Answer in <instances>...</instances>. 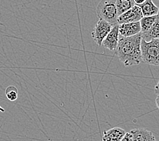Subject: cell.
Returning <instances> with one entry per match:
<instances>
[{"label": "cell", "instance_id": "9a60e30c", "mask_svg": "<svg viewBox=\"0 0 159 141\" xmlns=\"http://www.w3.org/2000/svg\"><path fill=\"white\" fill-rule=\"evenodd\" d=\"M120 141H133V137H132L131 133L130 132H126Z\"/></svg>", "mask_w": 159, "mask_h": 141}, {"label": "cell", "instance_id": "5bb4252c", "mask_svg": "<svg viewBox=\"0 0 159 141\" xmlns=\"http://www.w3.org/2000/svg\"><path fill=\"white\" fill-rule=\"evenodd\" d=\"M5 94L7 100L10 101H16L18 97V89L14 86H10L5 90Z\"/></svg>", "mask_w": 159, "mask_h": 141}, {"label": "cell", "instance_id": "ba28073f", "mask_svg": "<svg viewBox=\"0 0 159 141\" xmlns=\"http://www.w3.org/2000/svg\"><path fill=\"white\" fill-rule=\"evenodd\" d=\"M125 133L123 129L119 127L111 128L104 132L102 141H120Z\"/></svg>", "mask_w": 159, "mask_h": 141}, {"label": "cell", "instance_id": "5b68a950", "mask_svg": "<svg viewBox=\"0 0 159 141\" xmlns=\"http://www.w3.org/2000/svg\"><path fill=\"white\" fill-rule=\"evenodd\" d=\"M143 17L142 11L138 5H135L127 12L122 14L117 18L116 23L118 25L139 22Z\"/></svg>", "mask_w": 159, "mask_h": 141}, {"label": "cell", "instance_id": "6da1fadb", "mask_svg": "<svg viewBox=\"0 0 159 141\" xmlns=\"http://www.w3.org/2000/svg\"><path fill=\"white\" fill-rule=\"evenodd\" d=\"M141 34L123 37L119 35V43L116 48V55L125 67L137 65L142 61L141 56Z\"/></svg>", "mask_w": 159, "mask_h": 141}, {"label": "cell", "instance_id": "8992f818", "mask_svg": "<svg viewBox=\"0 0 159 141\" xmlns=\"http://www.w3.org/2000/svg\"><path fill=\"white\" fill-rule=\"evenodd\" d=\"M119 25L115 24L112 26L111 31L108 33L102 45L111 51L116 50L117 45L119 43Z\"/></svg>", "mask_w": 159, "mask_h": 141}, {"label": "cell", "instance_id": "277c9868", "mask_svg": "<svg viewBox=\"0 0 159 141\" xmlns=\"http://www.w3.org/2000/svg\"><path fill=\"white\" fill-rule=\"evenodd\" d=\"M112 26V25L105 21H98L92 32L93 40L98 45H102V41H104L108 33L111 31Z\"/></svg>", "mask_w": 159, "mask_h": 141}, {"label": "cell", "instance_id": "7c38bea8", "mask_svg": "<svg viewBox=\"0 0 159 141\" xmlns=\"http://www.w3.org/2000/svg\"><path fill=\"white\" fill-rule=\"evenodd\" d=\"M115 4L118 16L135 5L133 0H116Z\"/></svg>", "mask_w": 159, "mask_h": 141}, {"label": "cell", "instance_id": "52a82bcc", "mask_svg": "<svg viewBox=\"0 0 159 141\" xmlns=\"http://www.w3.org/2000/svg\"><path fill=\"white\" fill-rule=\"evenodd\" d=\"M141 33L139 21L119 25V35L123 37H129Z\"/></svg>", "mask_w": 159, "mask_h": 141}, {"label": "cell", "instance_id": "3957f363", "mask_svg": "<svg viewBox=\"0 0 159 141\" xmlns=\"http://www.w3.org/2000/svg\"><path fill=\"white\" fill-rule=\"evenodd\" d=\"M115 1L116 0H101L96 8V14L100 20L107 21L112 25L117 24L118 14Z\"/></svg>", "mask_w": 159, "mask_h": 141}, {"label": "cell", "instance_id": "8fae6325", "mask_svg": "<svg viewBox=\"0 0 159 141\" xmlns=\"http://www.w3.org/2000/svg\"><path fill=\"white\" fill-rule=\"evenodd\" d=\"M158 22L159 18L155 22L154 25L147 31L143 33H140L141 34L142 40L146 41H150L155 39H159V31H158Z\"/></svg>", "mask_w": 159, "mask_h": 141}, {"label": "cell", "instance_id": "2e32d148", "mask_svg": "<svg viewBox=\"0 0 159 141\" xmlns=\"http://www.w3.org/2000/svg\"><path fill=\"white\" fill-rule=\"evenodd\" d=\"M134 2L135 3V5H138V6H139L142 4L143 3H144L146 0H133Z\"/></svg>", "mask_w": 159, "mask_h": 141}, {"label": "cell", "instance_id": "30bf717a", "mask_svg": "<svg viewBox=\"0 0 159 141\" xmlns=\"http://www.w3.org/2000/svg\"><path fill=\"white\" fill-rule=\"evenodd\" d=\"M138 6L140 7L143 16H153L158 14V7L154 4L152 0H146Z\"/></svg>", "mask_w": 159, "mask_h": 141}, {"label": "cell", "instance_id": "7a4b0ae2", "mask_svg": "<svg viewBox=\"0 0 159 141\" xmlns=\"http://www.w3.org/2000/svg\"><path fill=\"white\" fill-rule=\"evenodd\" d=\"M159 39H155L150 41L141 40V56L142 61L150 65L158 66L159 64Z\"/></svg>", "mask_w": 159, "mask_h": 141}, {"label": "cell", "instance_id": "ac0fdd59", "mask_svg": "<svg viewBox=\"0 0 159 141\" xmlns=\"http://www.w3.org/2000/svg\"><path fill=\"white\" fill-rule=\"evenodd\" d=\"M149 141H157V140H156V138H154V139H152V140H149Z\"/></svg>", "mask_w": 159, "mask_h": 141}, {"label": "cell", "instance_id": "4fadbf2b", "mask_svg": "<svg viewBox=\"0 0 159 141\" xmlns=\"http://www.w3.org/2000/svg\"><path fill=\"white\" fill-rule=\"evenodd\" d=\"M158 18V14L153 16H143L139 21L141 33L146 32L148 30H149Z\"/></svg>", "mask_w": 159, "mask_h": 141}, {"label": "cell", "instance_id": "e0dca14e", "mask_svg": "<svg viewBox=\"0 0 159 141\" xmlns=\"http://www.w3.org/2000/svg\"><path fill=\"white\" fill-rule=\"evenodd\" d=\"M0 112H5V110L3 108H2L1 106H0Z\"/></svg>", "mask_w": 159, "mask_h": 141}, {"label": "cell", "instance_id": "9c48e42d", "mask_svg": "<svg viewBox=\"0 0 159 141\" xmlns=\"http://www.w3.org/2000/svg\"><path fill=\"white\" fill-rule=\"evenodd\" d=\"M130 132L133 137V141H149L155 138L152 132L146 129H134Z\"/></svg>", "mask_w": 159, "mask_h": 141}]
</instances>
